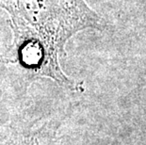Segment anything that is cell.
<instances>
[{
    "label": "cell",
    "mask_w": 146,
    "mask_h": 145,
    "mask_svg": "<svg viewBox=\"0 0 146 145\" xmlns=\"http://www.w3.org/2000/svg\"><path fill=\"white\" fill-rule=\"evenodd\" d=\"M0 8L9 12L13 30L6 62L17 63L30 76L74 89L61 70L64 46L80 30L101 28V17L84 0H0Z\"/></svg>",
    "instance_id": "6da1fadb"
},
{
    "label": "cell",
    "mask_w": 146,
    "mask_h": 145,
    "mask_svg": "<svg viewBox=\"0 0 146 145\" xmlns=\"http://www.w3.org/2000/svg\"><path fill=\"white\" fill-rule=\"evenodd\" d=\"M4 145H50L44 144V141H42L39 137H36V134H25L18 135L17 137H14L9 141H6Z\"/></svg>",
    "instance_id": "7a4b0ae2"
}]
</instances>
